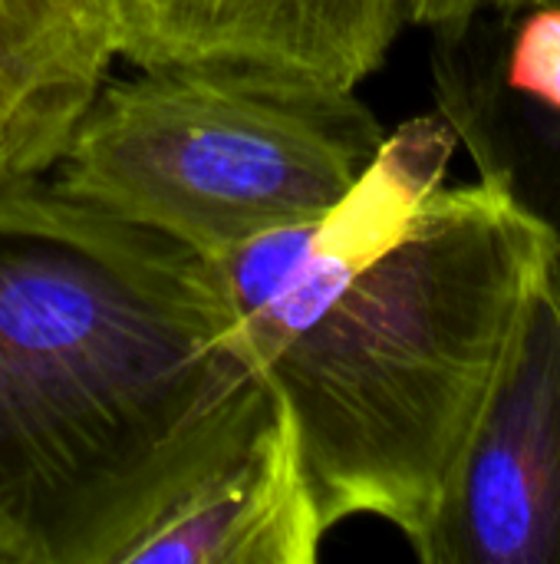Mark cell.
Masks as SVG:
<instances>
[{
    "label": "cell",
    "mask_w": 560,
    "mask_h": 564,
    "mask_svg": "<svg viewBox=\"0 0 560 564\" xmlns=\"http://www.w3.org/2000/svg\"><path fill=\"white\" fill-rule=\"evenodd\" d=\"M512 20V40L502 46L495 69L498 86L560 116V0L525 7Z\"/></svg>",
    "instance_id": "9c48e42d"
},
{
    "label": "cell",
    "mask_w": 560,
    "mask_h": 564,
    "mask_svg": "<svg viewBox=\"0 0 560 564\" xmlns=\"http://www.w3.org/2000/svg\"><path fill=\"white\" fill-rule=\"evenodd\" d=\"M267 406L205 258L53 175L0 188V564H125Z\"/></svg>",
    "instance_id": "7a4b0ae2"
},
{
    "label": "cell",
    "mask_w": 560,
    "mask_h": 564,
    "mask_svg": "<svg viewBox=\"0 0 560 564\" xmlns=\"http://www.w3.org/2000/svg\"><path fill=\"white\" fill-rule=\"evenodd\" d=\"M383 139L356 89L238 63L135 66L102 79L50 175L208 261L330 212Z\"/></svg>",
    "instance_id": "3957f363"
},
{
    "label": "cell",
    "mask_w": 560,
    "mask_h": 564,
    "mask_svg": "<svg viewBox=\"0 0 560 564\" xmlns=\"http://www.w3.org/2000/svg\"><path fill=\"white\" fill-rule=\"evenodd\" d=\"M132 66L238 63L356 89L409 23L406 0H99Z\"/></svg>",
    "instance_id": "5b68a950"
},
{
    "label": "cell",
    "mask_w": 560,
    "mask_h": 564,
    "mask_svg": "<svg viewBox=\"0 0 560 564\" xmlns=\"http://www.w3.org/2000/svg\"><path fill=\"white\" fill-rule=\"evenodd\" d=\"M541 0H406L409 23L436 30H455L479 17H498L512 20L525 7H535Z\"/></svg>",
    "instance_id": "30bf717a"
},
{
    "label": "cell",
    "mask_w": 560,
    "mask_h": 564,
    "mask_svg": "<svg viewBox=\"0 0 560 564\" xmlns=\"http://www.w3.org/2000/svg\"><path fill=\"white\" fill-rule=\"evenodd\" d=\"M116 59L99 0H0V188L56 169Z\"/></svg>",
    "instance_id": "52a82bcc"
},
{
    "label": "cell",
    "mask_w": 560,
    "mask_h": 564,
    "mask_svg": "<svg viewBox=\"0 0 560 564\" xmlns=\"http://www.w3.org/2000/svg\"><path fill=\"white\" fill-rule=\"evenodd\" d=\"M512 96V93H508ZM436 99L439 112L455 122H479L488 126L515 142H521V152L498 142H462L472 155H498L508 162L538 165L535 178L545 182L548 198H531L558 228L560 235V116L545 112L518 96L505 106L498 83H495V63L475 66L472 53L455 33H439L436 40Z\"/></svg>",
    "instance_id": "ba28073f"
},
{
    "label": "cell",
    "mask_w": 560,
    "mask_h": 564,
    "mask_svg": "<svg viewBox=\"0 0 560 564\" xmlns=\"http://www.w3.org/2000/svg\"><path fill=\"white\" fill-rule=\"evenodd\" d=\"M422 564H560V254L518 324Z\"/></svg>",
    "instance_id": "277c9868"
},
{
    "label": "cell",
    "mask_w": 560,
    "mask_h": 564,
    "mask_svg": "<svg viewBox=\"0 0 560 564\" xmlns=\"http://www.w3.org/2000/svg\"><path fill=\"white\" fill-rule=\"evenodd\" d=\"M455 149L442 112L416 116L330 212L208 258L323 529L376 519L416 558L560 254L505 162L449 182Z\"/></svg>",
    "instance_id": "6da1fadb"
},
{
    "label": "cell",
    "mask_w": 560,
    "mask_h": 564,
    "mask_svg": "<svg viewBox=\"0 0 560 564\" xmlns=\"http://www.w3.org/2000/svg\"><path fill=\"white\" fill-rule=\"evenodd\" d=\"M327 535L290 416L271 397L241 449L152 525L125 564H314Z\"/></svg>",
    "instance_id": "8992f818"
}]
</instances>
